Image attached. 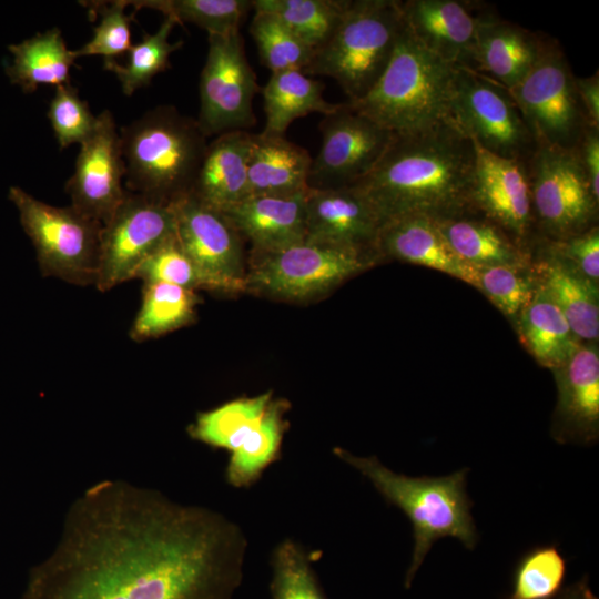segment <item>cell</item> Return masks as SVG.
Segmentation results:
<instances>
[{
  "instance_id": "e575fe53",
  "label": "cell",
  "mask_w": 599,
  "mask_h": 599,
  "mask_svg": "<svg viewBox=\"0 0 599 599\" xmlns=\"http://www.w3.org/2000/svg\"><path fill=\"white\" fill-rule=\"evenodd\" d=\"M129 6L153 9L172 17L179 24L189 22L209 35H225L240 31V26L252 7L250 0H134Z\"/></svg>"
},
{
  "instance_id": "b9f144b4",
  "label": "cell",
  "mask_w": 599,
  "mask_h": 599,
  "mask_svg": "<svg viewBox=\"0 0 599 599\" xmlns=\"http://www.w3.org/2000/svg\"><path fill=\"white\" fill-rule=\"evenodd\" d=\"M477 268L478 286L506 315L520 314L536 290L521 271L524 266L494 265Z\"/></svg>"
},
{
  "instance_id": "8d00e7d4",
  "label": "cell",
  "mask_w": 599,
  "mask_h": 599,
  "mask_svg": "<svg viewBox=\"0 0 599 599\" xmlns=\"http://www.w3.org/2000/svg\"><path fill=\"white\" fill-rule=\"evenodd\" d=\"M250 33L257 47L262 64L272 73L304 71L313 59L315 51L272 13L255 11Z\"/></svg>"
},
{
  "instance_id": "60d3db41",
  "label": "cell",
  "mask_w": 599,
  "mask_h": 599,
  "mask_svg": "<svg viewBox=\"0 0 599 599\" xmlns=\"http://www.w3.org/2000/svg\"><path fill=\"white\" fill-rule=\"evenodd\" d=\"M135 277L149 282H161L187 290H209V284L182 248L176 234L163 242L139 267Z\"/></svg>"
},
{
  "instance_id": "8992f818",
  "label": "cell",
  "mask_w": 599,
  "mask_h": 599,
  "mask_svg": "<svg viewBox=\"0 0 599 599\" xmlns=\"http://www.w3.org/2000/svg\"><path fill=\"white\" fill-rule=\"evenodd\" d=\"M288 409L290 403L274 398L272 390L243 396L199 413L187 434L193 440L226 450L225 481L233 488H251L282 458Z\"/></svg>"
},
{
  "instance_id": "f1b7e54d",
  "label": "cell",
  "mask_w": 599,
  "mask_h": 599,
  "mask_svg": "<svg viewBox=\"0 0 599 599\" xmlns=\"http://www.w3.org/2000/svg\"><path fill=\"white\" fill-rule=\"evenodd\" d=\"M324 84L302 70L272 73L261 90L265 126L268 135H284L288 125L309 113L323 115L335 112L342 103H331L323 98Z\"/></svg>"
},
{
  "instance_id": "4316f807",
  "label": "cell",
  "mask_w": 599,
  "mask_h": 599,
  "mask_svg": "<svg viewBox=\"0 0 599 599\" xmlns=\"http://www.w3.org/2000/svg\"><path fill=\"white\" fill-rule=\"evenodd\" d=\"M435 222L456 255L474 267L525 265L521 244L474 207Z\"/></svg>"
},
{
  "instance_id": "9c48e42d",
  "label": "cell",
  "mask_w": 599,
  "mask_h": 599,
  "mask_svg": "<svg viewBox=\"0 0 599 599\" xmlns=\"http://www.w3.org/2000/svg\"><path fill=\"white\" fill-rule=\"evenodd\" d=\"M536 145L575 150L589 126L576 75L557 40L544 38L527 75L508 89Z\"/></svg>"
},
{
  "instance_id": "d590c367",
  "label": "cell",
  "mask_w": 599,
  "mask_h": 599,
  "mask_svg": "<svg viewBox=\"0 0 599 599\" xmlns=\"http://www.w3.org/2000/svg\"><path fill=\"white\" fill-rule=\"evenodd\" d=\"M271 599H328L312 565L307 549L294 539H284L271 556Z\"/></svg>"
},
{
  "instance_id": "d4e9b609",
  "label": "cell",
  "mask_w": 599,
  "mask_h": 599,
  "mask_svg": "<svg viewBox=\"0 0 599 599\" xmlns=\"http://www.w3.org/2000/svg\"><path fill=\"white\" fill-rule=\"evenodd\" d=\"M251 138L232 131L207 143L191 193L221 212L248 196Z\"/></svg>"
},
{
  "instance_id": "ba28073f",
  "label": "cell",
  "mask_w": 599,
  "mask_h": 599,
  "mask_svg": "<svg viewBox=\"0 0 599 599\" xmlns=\"http://www.w3.org/2000/svg\"><path fill=\"white\" fill-rule=\"evenodd\" d=\"M8 199L33 244L40 272L74 285L97 283L102 224L73 206H53L19 186Z\"/></svg>"
},
{
  "instance_id": "836d02e7",
  "label": "cell",
  "mask_w": 599,
  "mask_h": 599,
  "mask_svg": "<svg viewBox=\"0 0 599 599\" xmlns=\"http://www.w3.org/2000/svg\"><path fill=\"white\" fill-rule=\"evenodd\" d=\"M179 24L172 17L165 16L154 33H143L138 44H132L126 64L115 60H104L103 68L118 78L122 92L132 95L136 90L150 84L152 79L170 67V55L183 45V41L170 43L173 28Z\"/></svg>"
},
{
  "instance_id": "ac0fdd59",
  "label": "cell",
  "mask_w": 599,
  "mask_h": 599,
  "mask_svg": "<svg viewBox=\"0 0 599 599\" xmlns=\"http://www.w3.org/2000/svg\"><path fill=\"white\" fill-rule=\"evenodd\" d=\"M305 241L345 248L370 258L383 220L354 186L311 189L305 196Z\"/></svg>"
},
{
  "instance_id": "8fae6325",
  "label": "cell",
  "mask_w": 599,
  "mask_h": 599,
  "mask_svg": "<svg viewBox=\"0 0 599 599\" xmlns=\"http://www.w3.org/2000/svg\"><path fill=\"white\" fill-rule=\"evenodd\" d=\"M370 258L356 252L304 241L273 252H252L246 291L287 301L325 295Z\"/></svg>"
},
{
  "instance_id": "cb8c5ba5",
  "label": "cell",
  "mask_w": 599,
  "mask_h": 599,
  "mask_svg": "<svg viewBox=\"0 0 599 599\" xmlns=\"http://www.w3.org/2000/svg\"><path fill=\"white\" fill-rule=\"evenodd\" d=\"M542 43L541 35L484 13L476 34L474 70L511 89L531 70Z\"/></svg>"
},
{
  "instance_id": "d6a6232c",
  "label": "cell",
  "mask_w": 599,
  "mask_h": 599,
  "mask_svg": "<svg viewBox=\"0 0 599 599\" xmlns=\"http://www.w3.org/2000/svg\"><path fill=\"white\" fill-rule=\"evenodd\" d=\"M348 0H253L255 11L278 18L314 51L323 47L336 30Z\"/></svg>"
},
{
  "instance_id": "484cf974",
  "label": "cell",
  "mask_w": 599,
  "mask_h": 599,
  "mask_svg": "<svg viewBox=\"0 0 599 599\" xmlns=\"http://www.w3.org/2000/svg\"><path fill=\"white\" fill-rule=\"evenodd\" d=\"M312 156L284 135L252 133L248 195H292L308 190Z\"/></svg>"
},
{
  "instance_id": "2e32d148",
  "label": "cell",
  "mask_w": 599,
  "mask_h": 599,
  "mask_svg": "<svg viewBox=\"0 0 599 599\" xmlns=\"http://www.w3.org/2000/svg\"><path fill=\"white\" fill-rule=\"evenodd\" d=\"M175 234L209 291H246L241 234L219 210L189 193L174 203Z\"/></svg>"
},
{
  "instance_id": "6da1fadb",
  "label": "cell",
  "mask_w": 599,
  "mask_h": 599,
  "mask_svg": "<svg viewBox=\"0 0 599 599\" xmlns=\"http://www.w3.org/2000/svg\"><path fill=\"white\" fill-rule=\"evenodd\" d=\"M246 551L245 532L225 515L104 479L69 506L21 599H233Z\"/></svg>"
},
{
  "instance_id": "d6986e66",
  "label": "cell",
  "mask_w": 599,
  "mask_h": 599,
  "mask_svg": "<svg viewBox=\"0 0 599 599\" xmlns=\"http://www.w3.org/2000/svg\"><path fill=\"white\" fill-rule=\"evenodd\" d=\"M473 143L471 205L522 245L535 225L526 162L495 155Z\"/></svg>"
},
{
  "instance_id": "7402d4cb",
  "label": "cell",
  "mask_w": 599,
  "mask_h": 599,
  "mask_svg": "<svg viewBox=\"0 0 599 599\" xmlns=\"http://www.w3.org/2000/svg\"><path fill=\"white\" fill-rule=\"evenodd\" d=\"M306 192L248 195L222 213L242 236L251 241L252 252L278 251L305 241Z\"/></svg>"
},
{
  "instance_id": "4fadbf2b",
  "label": "cell",
  "mask_w": 599,
  "mask_h": 599,
  "mask_svg": "<svg viewBox=\"0 0 599 599\" xmlns=\"http://www.w3.org/2000/svg\"><path fill=\"white\" fill-rule=\"evenodd\" d=\"M261 91L238 32L209 35V50L200 78L196 119L206 138L246 131L256 123L253 98Z\"/></svg>"
},
{
  "instance_id": "ab89813d",
  "label": "cell",
  "mask_w": 599,
  "mask_h": 599,
  "mask_svg": "<svg viewBox=\"0 0 599 599\" xmlns=\"http://www.w3.org/2000/svg\"><path fill=\"white\" fill-rule=\"evenodd\" d=\"M47 116L60 149L83 143L98 123V115L91 112L88 102L70 83L55 87Z\"/></svg>"
},
{
  "instance_id": "bcb514c9",
  "label": "cell",
  "mask_w": 599,
  "mask_h": 599,
  "mask_svg": "<svg viewBox=\"0 0 599 599\" xmlns=\"http://www.w3.org/2000/svg\"><path fill=\"white\" fill-rule=\"evenodd\" d=\"M556 599H598L588 585V577L583 576L579 581L566 587Z\"/></svg>"
},
{
  "instance_id": "5bb4252c",
  "label": "cell",
  "mask_w": 599,
  "mask_h": 599,
  "mask_svg": "<svg viewBox=\"0 0 599 599\" xmlns=\"http://www.w3.org/2000/svg\"><path fill=\"white\" fill-rule=\"evenodd\" d=\"M174 234L172 204L128 192L102 226L98 290L105 292L134 278L148 256Z\"/></svg>"
},
{
  "instance_id": "1f68e13d",
  "label": "cell",
  "mask_w": 599,
  "mask_h": 599,
  "mask_svg": "<svg viewBox=\"0 0 599 599\" xmlns=\"http://www.w3.org/2000/svg\"><path fill=\"white\" fill-rule=\"evenodd\" d=\"M199 298L192 290L161 282L144 283L131 338L135 342L155 338L192 323Z\"/></svg>"
},
{
  "instance_id": "277c9868",
  "label": "cell",
  "mask_w": 599,
  "mask_h": 599,
  "mask_svg": "<svg viewBox=\"0 0 599 599\" xmlns=\"http://www.w3.org/2000/svg\"><path fill=\"white\" fill-rule=\"evenodd\" d=\"M456 67L424 48L405 22L392 58L374 87L351 109L395 134L455 121L451 111Z\"/></svg>"
},
{
  "instance_id": "ffe728a7",
  "label": "cell",
  "mask_w": 599,
  "mask_h": 599,
  "mask_svg": "<svg viewBox=\"0 0 599 599\" xmlns=\"http://www.w3.org/2000/svg\"><path fill=\"white\" fill-rule=\"evenodd\" d=\"M461 0L400 1L403 20L429 52L454 67L474 69L476 34L484 13Z\"/></svg>"
},
{
  "instance_id": "603a6c76",
  "label": "cell",
  "mask_w": 599,
  "mask_h": 599,
  "mask_svg": "<svg viewBox=\"0 0 599 599\" xmlns=\"http://www.w3.org/2000/svg\"><path fill=\"white\" fill-rule=\"evenodd\" d=\"M377 253L423 265L478 286L477 268L459 258L435 220L406 215L386 221L379 231Z\"/></svg>"
},
{
  "instance_id": "74e56055",
  "label": "cell",
  "mask_w": 599,
  "mask_h": 599,
  "mask_svg": "<svg viewBox=\"0 0 599 599\" xmlns=\"http://www.w3.org/2000/svg\"><path fill=\"white\" fill-rule=\"evenodd\" d=\"M567 560L556 545L529 549L518 560L508 599H554L562 590Z\"/></svg>"
},
{
  "instance_id": "7c38bea8",
  "label": "cell",
  "mask_w": 599,
  "mask_h": 599,
  "mask_svg": "<svg viewBox=\"0 0 599 599\" xmlns=\"http://www.w3.org/2000/svg\"><path fill=\"white\" fill-rule=\"evenodd\" d=\"M458 126L484 150L526 161L536 143L507 88L466 67H456L451 101Z\"/></svg>"
},
{
  "instance_id": "30bf717a",
  "label": "cell",
  "mask_w": 599,
  "mask_h": 599,
  "mask_svg": "<svg viewBox=\"0 0 599 599\" xmlns=\"http://www.w3.org/2000/svg\"><path fill=\"white\" fill-rule=\"evenodd\" d=\"M525 162L534 223L549 241L566 240L596 226L599 201L576 149L536 145Z\"/></svg>"
},
{
  "instance_id": "7a4b0ae2",
  "label": "cell",
  "mask_w": 599,
  "mask_h": 599,
  "mask_svg": "<svg viewBox=\"0 0 599 599\" xmlns=\"http://www.w3.org/2000/svg\"><path fill=\"white\" fill-rule=\"evenodd\" d=\"M475 146L455 121L395 134L372 170L353 185L383 224L406 215L441 220L473 207Z\"/></svg>"
},
{
  "instance_id": "f35d334b",
  "label": "cell",
  "mask_w": 599,
  "mask_h": 599,
  "mask_svg": "<svg viewBox=\"0 0 599 599\" xmlns=\"http://www.w3.org/2000/svg\"><path fill=\"white\" fill-rule=\"evenodd\" d=\"M93 19L101 17L93 29V37L81 48L74 50L78 58L101 55L104 60H115L118 55L129 52L131 42V22L133 14H126V0L83 2Z\"/></svg>"
},
{
  "instance_id": "3957f363",
  "label": "cell",
  "mask_w": 599,
  "mask_h": 599,
  "mask_svg": "<svg viewBox=\"0 0 599 599\" xmlns=\"http://www.w3.org/2000/svg\"><path fill=\"white\" fill-rule=\"evenodd\" d=\"M333 454L366 477L385 501L399 508L412 522L414 550L405 575L406 589L440 538H456L467 549L476 546L473 501L466 490L468 468L440 477H410L393 471L376 456L359 457L342 447H335Z\"/></svg>"
},
{
  "instance_id": "7bdbcfd3",
  "label": "cell",
  "mask_w": 599,
  "mask_h": 599,
  "mask_svg": "<svg viewBox=\"0 0 599 599\" xmlns=\"http://www.w3.org/2000/svg\"><path fill=\"white\" fill-rule=\"evenodd\" d=\"M549 241V240H548ZM552 253L587 281L595 284L599 278L598 226L561 241H549Z\"/></svg>"
},
{
  "instance_id": "83f0119b",
  "label": "cell",
  "mask_w": 599,
  "mask_h": 599,
  "mask_svg": "<svg viewBox=\"0 0 599 599\" xmlns=\"http://www.w3.org/2000/svg\"><path fill=\"white\" fill-rule=\"evenodd\" d=\"M11 62H6L4 72L11 84L24 93H33L40 85L70 83V70L77 57L70 50L59 28L38 32L19 43L10 44Z\"/></svg>"
},
{
  "instance_id": "4dcf8cb0",
  "label": "cell",
  "mask_w": 599,
  "mask_h": 599,
  "mask_svg": "<svg viewBox=\"0 0 599 599\" xmlns=\"http://www.w3.org/2000/svg\"><path fill=\"white\" fill-rule=\"evenodd\" d=\"M545 271L542 285L561 311L573 335L582 341H597L599 305L595 284L573 272L559 257L548 264Z\"/></svg>"
},
{
  "instance_id": "44dd1931",
  "label": "cell",
  "mask_w": 599,
  "mask_h": 599,
  "mask_svg": "<svg viewBox=\"0 0 599 599\" xmlns=\"http://www.w3.org/2000/svg\"><path fill=\"white\" fill-rule=\"evenodd\" d=\"M557 425L560 443L591 444L599 425V354L595 345H577L558 367Z\"/></svg>"
},
{
  "instance_id": "f546056e",
  "label": "cell",
  "mask_w": 599,
  "mask_h": 599,
  "mask_svg": "<svg viewBox=\"0 0 599 599\" xmlns=\"http://www.w3.org/2000/svg\"><path fill=\"white\" fill-rule=\"evenodd\" d=\"M519 325L525 344L544 366L560 367L578 345V338L544 285L520 313Z\"/></svg>"
},
{
  "instance_id": "52a82bcc",
  "label": "cell",
  "mask_w": 599,
  "mask_h": 599,
  "mask_svg": "<svg viewBox=\"0 0 599 599\" xmlns=\"http://www.w3.org/2000/svg\"><path fill=\"white\" fill-rule=\"evenodd\" d=\"M403 26L398 0H348L333 35L303 72L334 79L348 102L357 101L385 71Z\"/></svg>"
},
{
  "instance_id": "9a60e30c",
  "label": "cell",
  "mask_w": 599,
  "mask_h": 599,
  "mask_svg": "<svg viewBox=\"0 0 599 599\" xmlns=\"http://www.w3.org/2000/svg\"><path fill=\"white\" fill-rule=\"evenodd\" d=\"M322 144L312 159L307 185L341 189L357 184L378 163L395 133L357 113L347 102L319 122Z\"/></svg>"
},
{
  "instance_id": "f6af8a7d",
  "label": "cell",
  "mask_w": 599,
  "mask_h": 599,
  "mask_svg": "<svg viewBox=\"0 0 599 599\" xmlns=\"http://www.w3.org/2000/svg\"><path fill=\"white\" fill-rule=\"evenodd\" d=\"M576 89L579 100L586 111L589 123L599 128V74L587 78L576 77Z\"/></svg>"
},
{
  "instance_id": "5b68a950",
  "label": "cell",
  "mask_w": 599,
  "mask_h": 599,
  "mask_svg": "<svg viewBox=\"0 0 599 599\" xmlns=\"http://www.w3.org/2000/svg\"><path fill=\"white\" fill-rule=\"evenodd\" d=\"M119 134L129 192L166 204L191 193L207 146L196 119L159 105Z\"/></svg>"
},
{
  "instance_id": "ee69618b",
  "label": "cell",
  "mask_w": 599,
  "mask_h": 599,
  "mask_svg": "<svg viewBox=\"0 0 599 599\" xmlns=\"http://www.w3.org/2000/svg\"><path fill=\"white\" fill-rule=\"evenodd\" d=\"M576 151L589 180L592 194L599 201V128L589 126Z\"/></svg>"
},
{
  "instance_id": "e0dca14e",
  "label": "cell",
  "mask_w": 599,
  "mask_h": 599,
  "mask_svg": "<svg viewBox=\"0 0 599 599\" xmlns=\"http://www.w3.org/2000/svg\"><path fill=\"white\" fill-rule=\"evenodd\" d=\"M120 134L113 114H98L93 133L80 144L74 171L65 183L71 206L104 225L123 202L128 190Z\"/></svg>"
}]
</instances>
